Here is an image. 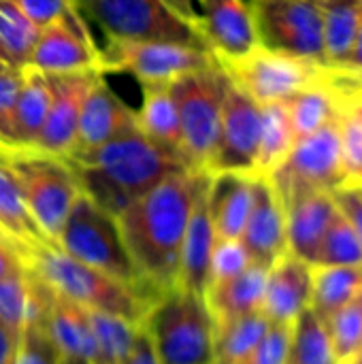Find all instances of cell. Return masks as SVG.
Wrapping results in <instances>:
<instances>
[{
    "instance_id": "11",
    "label": "cell",
    "mask_w": 362,
    "mask_h": 364,
    "mask_svg": "<svg viewBox=\"0 0 362 364\" xmlns=\"http://www.w3.org/2000/svg\"><path fill=\"white\" fill-rule=\"evenodd\" d=\"M102 75L107 70L126 73L149 83H173L177 77L218 64V58L207 47L164 43V41H126L107 38L100 47Z\"/></svg>"
},
{
    "instance_id": "3",
    "label": "cell",
    "mask_w": 362,
    "mask_h": 364,
    "mask_svg": "<svg viewBox=\"0 0 362 364\" xmlns=\"http://www.w3.org/2000/svg\"><path fill=\"white\" fill-rule=\"evenodd\" d=\"M23 264L47 286L83 309L115 314L141 326L151 307V303L137 290L94 267L79 262L55 243L30 247L23 256Z\"/></svg>"
},
{
    "instance_id": "24",
    "label": "cell",
    "mask_w": 362,
    "mask_h": 364,
    "mask_svg": "<svg viewBox=\"0 0 362 364\" xmlns=\"http://www.w3.org/2000/svg\"><path fill=\"white\" fill-rule=\"evenodd\" d=\"M137 126L154 145H158L186 166L181 122L171 83L143 85V102L137 111Z\"/></svg>"
},
{
    "instance_id": "51",
    "label": "cell",
    "mask_w": 362,
    "mask_h": 364,
    "mask_svg": "<svg viewBox=\"0 0 362 364\" xmlns=\"http://www.w3.org/2000/svg\"><path fill=\"white\" fill-rule=\"evenodd\" d=\"M0 243H9V245H15V243H13V241H11V239H9V237H6V235L2 232V230H0ZM15 247H17V245H15ZM17 250H19V247H17ZM19 252H21V250H19Z\"/></svg>"
},
{
    "instance_id": "54",
    "label": "cell",
    "mask_w": 362,
    "mask_h": 364,
    "mask_svg": "<svg viewBox=\"0 0 362 364\" xmlns=\"http://www.w3.org/2000/svg\"><path fill=\"white\" fill-rule=\"evenodd\" d=\"M341 364H362V356H356V358H352V360H346V363Z\"/></svg>"
},
{
    "instance_id": "6",
    "label": "cell",
    "mask_w": 362,
    "mask_h": 364,
    "mask_svg": "<svg viewBox=\"0 0 362 364\" xmlns=\"http://www.w3.org/2000/svg\"><path fill=\"white\" fill-rule=\"evenodd\" d=\"M4 164L17 179L26 205L45 232L55 243L81 186L70 164L36 147H9Z\"/></svg>"
},
{
    "instance_id": "44",
    "label": "cell",
    "mask_w": 362,
    "mask_h": 364,
    "mask_svg": "<svg viewBox=\"0 0 362 364\" xmlns=\"http://www.w3.org/2000/svg\"><path fill=\"white\" fill-rule=\"evenodd\" d=\"M34 28H45L77 6V0H13Z\"/></svg>"
},
{
    "instance_id": "9",
    "label": "cell",
    "mask_w": 362,
    "mask_h": 364,
    "mask_svg": "<svg viewBox=\"0 0 362 364\" xmlns=\"http://www.w3.org/2000/svg\"><path fill=\"white\" fill-rule=\"evenodd\" d=\"M258 45L326 66L320 0H247Z\"/></svg>"
},
{
    "instance_id": "22",
    "label": "cell",
    "mask_w": 362,
    "mask_h": 364,
    "mask_svg": "<svg viewBox=\"0 0 362 364\" xmlns=\"http://www.w3.org/2000/svg\"><path fill=\"white\" fill-rule=\"evenodd\" d=\"M45 326L62 360L81 358L98 363L96 341L87 311L45 284Z\"/></svg>"
},
{
    "instance_id": "36",
    "label": "cell",
    "mask_w": 362,
    "mask_h": 364,
    "mask_svg": "<svg viewBox=\"0 0 362 364\" xmlns=\"http://www.w3.org/2000/svg\"><path fill=\"white\" fill-rule=\"evenodd\" d=\"M362 264V243L348 220L337 211L318 247L312 267H348Z\"/></svg>"
},
{
    "instance_id": "20",
    "label": "cell",
    "mask_w": 362,
    "mask_h": 364,
    "mask_svg": "<svg viewBox=\"0 0 362 364\" xmlns=\"http://www.w3.org/2000/svg\"><path fill=\"white\" fill-rule=\"evenodd\" d=\"M288 254L314 264L318 247L331 226L337 205L331 192H303L284 203Z\"/></svg>"
},
{
    "instance_id": "8",
    "label": "cell",
    "mask_w": 362,
    "mask_h": 364,
    "mask_svg": "<svg viewBox=\"0 0 362 364\" xmlns=\"http://www.w3.org/2000/svg\"><path fill=\"white\" fill-rule=\"evenodd\" d=\"M77 6L83 17L94 21L107 34V38L164 41L207 47L205 38L166 9L162 0H79Z\"/></svg>"
},
{
    "instance_id": "27",
    "label": "cell",
    "mask_w": 362,
    "mask_h": 364,
    "mask_svg": "<svg viewBox=\"0 0 362 364\" xmlns=\"http://www.w3.org/2000/svg\"><path fill=\"white\" fill-rule=\"evenodd\" d=\"M0 230L21 250V258L30 247L51 243L32 218L21 188L4 160H0Z\"/></svg>"
},
{
    "instance_id": "38",
    "label": "cell",
    "mask_w": 362,
    "mask_h": 364,
    "mask_svg": "<svg viewBox=\"0 0 362 364\" xmlns=\"http://www.w3.org/2000/svg\"><path fill=\"white\" fill-rule=\"evenodd\" d=\"M30 271L26 264H21L0 277V322L19 335L21 326L30 318Z\"/></svg>"
},
{
    "instance_id": "48",
    "label": "cell",
    "mask_w": 362,
    "mask_h": 364,
    "mask_svg": "<svg viewBox=\"0 0 362 364\" xmlns=\"http://www.w3.org/2000/svg\"><path fill=\"white\" fill-rule=\"evenodd\" d=\"M21 264H23L21 252L15 245L0 243V277L6 275V273H11L13 269H17Z\"/></svg>"
},
{
    "instance_id": "37",
    "label": "cell",
    "mask_w": 362,
    "mask_h": 364,
    "mask_svg": "<svg viewBox=\"0 0 362 364\" xmlns=\"http://www.w3.org/2000/svg\"><path fill=\"white\" fill-rule=\"evenodd\" d=\"M339 364L362 354V290L324 324Z\"/></svg>"
},
{
    "instance_id": "2",
    "label": "cell",
    "mask_w": 362,
    "mask_h": 364,
    "mask_svg": "<svg viewBox=\"0 0 362 364\" xmlns=\"http://www.w3.org/2000/svg\"><path fill=\"white\" fill-rule=\"evenodd\" d=\"M64 160L75 171L81 192L115 218L164 177L186 168L154 145L139 126L87 154Z\"/></svg>"
},
{
    "instance_id": "35",
    "label": "cell",
    "mask_w": 362,
    "mask_h": 364,
    "mask_svg": "<svg viewBox=\"0 0 362 364\" xmlns=\"http://www.w3.org/2000/svg\"><path fill=\"white\" fill-rule=\"evenodd\" d=\"M36 38L38 28L28 21L13 0H0V55L13 68H21L30 62Z\"/></svg>"
},
{
    "instance_id": "15",
    "label": "cell",
    "mask_w": 362,
    "mask_h": 364,
    "mask_svg": "<svg viewBox=\"0 0 362 364\" xmlns=\"http://www.w3.org/2000/svg\"><path fill=\"white\" fill-rule=\"evenodd\" d=\"M239 241L245 247L250 262L262 269H271L288 254L286 207L267 175H254L252 209Z\"/></svg>"
},
{
    "instance_id": "33",
    "label": "cell",
    "mask_w": 362,
    "mask_h": 364,
    "mask_svg": "<svg viewBox=\"0 0 362 364\" xmlns=\"http://www.w3.org/2000/svg\"><path fill=\"white\" fill-rule=\"evenodd\" d=\"M85 311L96 341L98 364H124L128 354L132 352L141 326L115 314L92 311V309Z\"/></svg>"
},
{
    "instance_id": "45",
    "label": "cell",
    "mask_w": 362,
    "mask_h": 364,
    "mask_svg": "<svg viewBox=\"0 0 362 364\" xmlns=\"http://www.w3.org/2000/svg\"><path fill=\"white\" fill-rule=\"evenodd\" d=\"M162 2L179 19H183L186 23H190L201 34V28H203V0H162Z\"/></svg>"
},
{
    "instance_id": "1",
    "label": "cell",
    "mask_w": 362,
    "mask_h": 364,
    "mask_svg": "<svg viewBox=\"0 0 362 364\" xmlns=\"http://www.w3.org/2000/svg\"><path fill=\"white\" fill-rule=\"evenodd\" d=\"M209 177L190 168L171 173L117 215L124 245L151 301L177 288L188 220Z\"/></svg>"
},
{
    "instance_id": "26",
    "label": "cell",
    "mask_w": 362,
    "mask_h": 364,
    "mask_svg": "<svg viewBox=\"0 0 362 364\" xmlns=\"http://www.w3.org/2000/svg\"><path fill=\"white\" fill-rule=\"evenodd\" d=\"M19 94L15 102V122H13V145L15 147H34L53 100L49 79L43 70L26 64L19 68Z\"/></svg>"
},
{
    "instance_id": "30",
    "label": "cell",
    "mask_w": 362,
    "mask_h": 364,
    "mask_svg": "<svg viewBox=\"0 0 362 364\" xmlns=\"http://www.w3.org/2000/svg\"><path fill=\"white\" fill-rule=\"evenodd\" d=\"M333 75H335V70L331 73V77L326 81L305 87L286 100L297 139L307 136V134H312L329 124H335L339 119L341 100H339L337 90L333 87Z\"/></svg>"
},
{
    "instance_id": "41",
    "label": "cell",
    "mask_w": 362,
    "mask_h": 364,
    "mask_svg": "<svg viewBox=\"0 0 362 364\" xmlns=\"http://www.w3.org/2000/svg\"><path fill=\"white\" fill-rule=\"evenodd\" d=\"M290 326L269 324L265 337L241 364H288Z\"/></svg>"
},
{
    "instance_id": "14",
    "label": "cell",
    "mask_w": 362,
    "mask_h": 364,
    "mask_svg": "<svg viewBox=\"0 0 362 364\" xmlns=\"http://www.w3.org/2000/svg\"><path fill=\"white\" fill-rule=\"evenodd\" d=\"M260 143V105L239 90L233 81L224 96L218 147L209 173H250L256 175Z\"/></svg>"
},
{
    "instance_id": "57",
    "label": "cell",
    "mask_w": 362,
    "mask_h": 364,
    "mask_svg": "<svg viewBox=\"0 0 362 364\" xmlns=\"http://www.w3.org/2000/svg\"><path fill=\"white\" fill-rule=\"evenodd\" d=\"M361 356H362V354H361Z\"/></svg>"
},
{
    "instance_id": "21",
    "label": "cell",
    "mask_w": 362,
    "mask_h": 364,
    "mask_svg": "<svg viewBox=\"0 0 362 364\" xmlns=\"http://www.w3.org/2000/svg\"><path fill=\"white\" fill-rule=\"evenodd\" d=\"M207 190H209V181L198 192L192 213H190V220H188V228H186L183 245H181L179 279H177V288L192 292L196 296H203V299L207 292L211 256H213V247L218 241L213 222H211V213H209Z\"/></svg>"
},
{
    "instance_id": "34",
    "label": "cell",
    "mask_w": 362,
    "mask_h": 364,
    "mask_svg": "<svg viewBox=\"0 0 362 364\" xmlns=\"http://www.w3.org/2000/svg\"><path fill=\"white\" fill-rule=\"evenodd\" d=\"M288 364H339L326 326L309 307L290 326Z\"/></svg>"
},
{
    "instance_id": "10",
    "label": "cell",
    "mask_w": 362,
    "mask_h": 364,
    "mask_svg": "<svg viewBox=\"0 0 362 364\" xmlns=\"http://www.w3.org/2000/svg\"><path fill=\"white\" fill-rule=\"evenodd\" d=\"M228 79L258 105L288 100L297 92L326 81L333 68L256 45L239 60L220 62Z\"/></svg>"
},
{
    "instance_id": "47",
    "label": "cell",
    "mask_w": 362,
    "mask_h": 364,
    "mask_svg": "<svg viewBox=\"0 0 362 364\" xmlns=\"http://www.w3.org/2000/svg\"><path fill=\"white\" fill-rule=\"evenodd\" d=\"M17 356V333L0 322V364H15Z\"/></svg>"
},
{
    "instance_id": "43",
    "label": "cell",
    "mask_w": 362,
    "mask_h": 364,
    "mask_svg": "<svg viewBox=\"0 0 362 364\" xmlns=\"http://www.w3.org/2000/svg\"><path fill=\"white\" fill-rule=\"evenodd\" d=\"M337 211L348 220L362 243V183L358 179H348L331 192Z\"/></svg>"
},
{
    "instance_id": "23",
    "label": "cell",
    "mask_w": 362,
    "mask_h": 364,
    "mask_svg": "<svg viewBox=\"0 0 362 364\" xmlns=\"http://www.w3.org/2000/svg\"><path fill=\"white\" fill-rule=\"evenodd\" d=\"M254 196V175L250 173H213L209 179L207 200L218 239H239Z\"/></svg>"
},
{
    "instance_id": "18",
    "label": "cell",
    "mask_w": 362,
    "mask_h": 364,
    "mask_svg": "<svg viewBox=\"0 0 362 364\" xmlns=\"http://www.w3.org/2000/svg\"><path fill=\"white\" fill-rule=\"evenodd\" d=\"M201 34L218 62L239 60L258 45L247 0H203Z\"/></svg>"
},
{
    "instance_id": "12",
    "label": "cell",
    "mask_w": 362,
    "mask_h": 364,
    "mask_svg": "<svg viewBox=\"0 0 362 364\" xmlns=\"http://www.w3.org/2000/svg\"><path fill=\"white\" fill-rule=\"evenodd\" d=\"M282 203L303 192H333L346 179L341 162L339 119L297 139L288 158L271 173Z\"/></svg>"
},
{
    "instance_id": "17",
    "label": "cell",
    "mask_w": 362,
    "mask_h": 364,
    "mask_svg": "<svg viewBox=\"0 0 362 364\" xmlns=\"http://www.w3.org/2000/svg\"><path fill=\"white\" fill-rule=\"evenodd\" d=\"M134 126H137V111L130 109L105 83V79L100 75L83 100L77 136H75V147L66 158L87 154Z\"/></svg>"
},
{
    "instance_id": "25",
    "label": "cell",
    "mask_w": 362,
    "mask_h": 364,
    "mask_svg": "<svg viewBox=\"0 0 362 364\" xmlns=\"http://www.w3.org/2000/svg\"><path fill=\"white\" fill-rule=\"evenodd\" d=\"M267 271L269 269L250 264L243 273L207 288L205 303L213 318V326L250 314H260Z\"/></svg>"
},
{
    "instance_id": "52",
    "label": "cell",
    "mask_w": 362,
    "mask_h": 364,
    "mask_svg": "<svg viewBox=\"0 0 362 364\" xmlns=\"http://www.w3.org/2000/svg\"><path fill=\"white\" fill-rule=\"evenodd\" d=\"M6 151H9V145H4V143H0V160H4V156H6Z\"/></svg>"
},
{
    "instance_id": "56",
    "label": "cell",
    "mask_w": 362,
    "mask_h": 364,
    "mask_svg": "<svg viewBox=\"0 0 362 364\" xmlns=\"http://www.w3.org/2000/svg\"><path fill=\"white\" fill-rule=\"evenodd\" d=\"M77 2H79V0H77Z\"/></svg>"
},
{
    "instance_id": "13",
    "label": "cell",
    "mask_w": 362,
    "mask_h": 364,
    "mask_svg": "<svg viewBox=\"0 0 362 364\" xmlns=\"http://www.w3.org/2000/svg\"><path fill=\"white\" fill-rule=\"evenodd\" d=\"M28 64L47 75L79 70L102 73L100 47L90 34L87 21L79 6L70 9L60 19L38 30V38Z\"/></svg>"
},
{
    "instance_id": "16",
    "label": "cell",
    "mask_w": 362,
    "mask_h": 364,
    "mask_svg": "<svg viewBox=\"0 0 362 364\" xmlns=\"http://www.w3.org/2000/svg\"><path fill=\"white\" fill-rule=\"evenodd\" d=\"M100 75H102L100 70L47 75L51 92H53V100H51L45 128L34 145L36 149L60 156V158H66L73 151L83 100Z\"/></svg>"
},
{
    "instance_id": "31",
    "label": "cell",
    "mask_w": 362,
    "mask_h": 364,
    "mask_svg": "<svg viewBox=\"0 0 362 364\" xmlns=\"http://www.w3.org/2000/svg\"><path fill=\"white\" fill-rule=\"evenodd\" d=\"M297 134L290 122L286 100L260 105V143L256 175H271L292 151Z\"/></svg>"
},
{
    "instance_id": "19",
    "label": "cell",
    "mask_w": 362,
    "mask_h": 364,
    "mask_svg": "<svg viewBox=\"0 0 362 364\" xmlns=\"http://www.w3.org/2000/svg\"><path fill=\"white\" fill-rule=\"evenodd\" d=\"M314 267L305 260L286 254L269 271L260 314L271 324L292 326L294 320L309 307Z\"/></svg>"
},
{
    "instance_id": "40",
    "label": "cell",
    "mask_w": 362,
    "mask_h": 364,
    "mask_svg": "<svg viewBox=\"0 0 362 364\" xmlns=\"http://www.w3.org/2000/svg\"><path fill=\"white\" fill-rule=\"evenodd\" d=\"M339 141H341V162L346 179L362 177V119L341 107L339 113Z\"/></svg>"
},
{
    "instance_id": "28",
    "label": "cell",
    "mask_w": 362,
    "mask_h": 364,
    "mask_svg": "<svg viewBox=\"0 0 362 364\" xmlns=\"http://www.w3.org/2000/svg\"><path fill=\"white\" fill-rule=\"evenodd\" d=\"M362 290V264L348 267H314L309 309L326 324L333 314L348 305Z\"/></svg>"
},
{
    "instance_id": "39",
    "label": "cell",
    "mask_w": 362,
    "mask_h": 364,
    "mask_svg": "<svg viewBox=\"0 0 362 364\" xmlns=\"http://www.w3.org/2000/svg\"><path fill=\"white\" fill-rule=\"evenodd\" d=\"M250 264H252L250 256L239 239H218L213 247V256H211L207 288L243 273Z\"/></svg>"
},
{
    "instance_id": "32",
    "label": "cell",
    "mask_w": 362,
    "mask_h": 364,
    "mask_svg": "<svg viewBox=\"0 0 362 364\" xmlns=\"http://www.w3.org/2000/svg\"><path fill=\"white\" fill-rule=\"evenodd\" d=\"M262 314H250L213 326V354L211 364H241L258 346L269 328Z\"/></svg>"
},
{
    "instance_id": "46",
    "label": "cell",
    "mask_w": 362,
    "mask_h": 364,
    "mask_svg": "<svg viewBox=\"0 0 362 364\" xmlns=\"http://www.w3.org/2000/svg\"><path fill=\"white\" fill-rule=\"evenodd\" d=\"M124 364H160L156 352H154V346H151V341H149V337H147L143 326H141V331L137 335L132 352L128 354V358L124 360Z\"/></svg>"
},
{
    "instance_id": "5",
    "label": "cell",
    "mask_w": 362,
    "mask_h": 364,
    "mask_svg": "<svg viewBox=\"0 0 362 364\" xmlns=\"http://www.w3.org/2000/svg\"><path fill=\"white\" fill-rule=\"evenodd\" d=\"M55 245L79 262L94 267L137 290L154 305V301L145 294L132 258L124 245L117 218L105 211L87 194L81 192L73 203Z\"/></svg>"
},
{
    "instance_id": "55",
    "label": "cell",
    "mask_w": 362,
    "mask_h": 364,
    "mask_svg": "<svg viewBox=\"0 0 362 364\" xmlns=\"http://www.w3.org/2000/svg\"><path fill=\"white\" fill-rule=\"evenodd\" d=\"M358 181H361V183H362V177H361V179H358Z\"/></svg>"
},
{
    "instance_id": "53",
    "label": "cell",
    "mask_w": 362,
    "mask_h": 364,
    "mask_svg": "<svg viewBox=\"0 0 362 364\" xmlns=\"http://www.w3.org/2000/svg\"><path fill=\"white\" fill-rule=\"evenodd\" d=\"M2 68H13V66H11V64H9V62H6V60L0 55V70H2Z\"/></svg>"
},
{
    "instance_id": "29",
    "label": "cell",
    "mask_w": 362,
    "mask_h": 364,
    "mask_svg": "<svg viewBox=\"0 0 362 364\" xmlns=\"http://www.w3.org/2000/svg\"><path fill=\"white\" fill-rule=\"evenodd\" d=\"M320 4L324 23L326 66L344 73L352 55L362 0H320Z\"/></svg>"
},
{
    "instance_id": "42",
    "label": "cell",
    "mask_w": 362,
    "mask_h": 364,
    "mask_svg": "<svg viewBox=\"0 0 362 364\" xmlns=\"http://www.w3.org/2000/svg\"><path fill=\"white\" fill-rule=\"evenodd\" d=\"M19 68L0 70V143L13 145V122H15V102L19 94Z\"/></svg>"
},
{
    "instance_id": "4",
    "label": "cell",
    "mask_w": 362,
    "mask_h": 364,
    "mask_svg": "<svg viewBox=\"0 0 362 364\" xmlns=\"http://www.w3.org/2000/svg\"><path fill=\"white\" fill-rule=\"evenodd\" d=\"M141 326L160 364H211L213 318L203 296L173 288L154 301Z\"/></svg>"
},
{
    "instance_id": "50",
    "label": "cell",
    "mask_w": 362,
    "mask_h": 364,
    "mask_svg": "<svg viewBox=\"0 0 362 364\" xmlns=\"http://www.w3.org/2000/svg\"><path fill=\"white\" fill-rule=\"evenodd\" d=\"M62 364H98V363H92V360H81V358H66V360H62Z\"/></svg>"
},
{
    "instance_id": "7",
    "label": "cell",
    "mask_w": 362,
    "mask_h": 364,
    "mask_svg": "<svg viewBox=\"0 0 362 364\" xmlns=\"http://www.w3.org/2000/svg\"><path fill=\"white\" fill-rule=\"evenodd\" d=\"M228 85L230 79L220 62L181 75L171 83L181 122L186 166L190 171L209 173L218 147L222 107Z\"/></svg>"
},
{
    "instance_id": "49",
    "label": "cell",
    "mask_w": 362,
    "mask_h": 364,
    "mask_svg": "<svg viewBox=\"0 0 362 364\" xmlns=\"http://www.w3.org/2000/svg\"><path fill=\"white\" fill-rule=\"evenodd\" d=\"M344 73L361 75L362 77V6L361 19H358V30H356V38H354V47H352V55H350V62H348V66H346Z\"/></svg>"
}]
</instances>
